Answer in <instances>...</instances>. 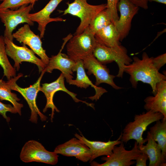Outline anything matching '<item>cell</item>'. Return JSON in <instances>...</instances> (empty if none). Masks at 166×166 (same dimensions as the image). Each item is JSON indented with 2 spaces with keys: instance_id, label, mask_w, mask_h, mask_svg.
<instances>
[{
  "instance_id": "obj_5",
  "label": "cell",
  "mask_w": 166,
  "mask_h": 166,
  "mask_svg": "<svg viewBox=\"0 0 166 166\" xmlns=\"http://www.w3.org/2000/svg\"><path fill=\"white\" fill-rule=\"evenodd\" d=\"M41 73V75L36 82L28 87L22 88L19 87L16 83L17 80L23 76L21 73H19L18 75L6 81L11 90L19 92L26 101L31 111L29 121L33 123L36 124L37 123L38 115L42 121H46L47 118L46 116L40 112L36 102L37 94L40 91L41 81L45 72L44 70Z\"/></svg>"
},
{
  "instance_id": "obj_35",
  "label": "cell",
  "mask_w": 166,
  "mask_h": 166,
  "mask_svg": "<svg viewBox=\"0 0 166 166\" xmlns=\"http://www.w3.org/2000/svg\"><path fill=\"white\" fill-rule=\"evenodd\" d=\"M3 0H0V1H3Z\"/></svg>"
},
{
  "instance_id": "obj_14",
  "label": "cell",
  "mask_w": 166,
  "mask_h": 166,
  "mask_svg": "<svg viewBox=\"0 0 166 166\" xmlns=\"http://www.w3.org/2000/svg\"><path fill=\"white\" fill-rule=\"evenodd\" d=\"M117 9L120 17L114 25L119 34V41H122L129 33L132 20L137 13L139 7L128 0H119Z\"/></svg>"
},
{
  "instance_id": "obj_28",
  "label": "cell",
  "mask_w": 166,
  "mask_h": 166,
  "mask_svg": "<svg viewBox=\"0 0 166 166\" xmlns=\"http://www.w3.org/2000/svg\"><path fill=\"white\" fill-rule=\"evenodd\" d=\"M119 0H107V11L110 14L113 23L115 24L119 19L117 13V5Z\"/></svg>"
},
{
  "instance_id": "obj_16",
  "label": "cell",
  "mask_w": 166,
  "mask_h": 166,
  "mask_svg": "<svg viewBox=\"0 0 166 166\" xmlns=\"http://www.w3.org/2000/svg\"><path fill=\"white\" fill-rule=\"evenodd\" d=\"M63 0H50L41 10L34 13L29 14V18L33 22L38 24V30L40 33L41 38H44L46 25L52 22H65L66 20L61 18H51V14Z\"/></svg>"
},
{
  "instance_id": "obj_20",
  "label": "cell",
  "mask_w": 166,
  "mask_h": 166,
  "mask_svg": "<svg viewBox=\"0 0 166 166\" xmlns=\"http://www.w3.org/2000/svg\"><path fill=\"white\" fill-rule=\"evenodd\" d=\"M156 93L154 96H149L144 100V109L147 111L160 112L166 119V80H163L156 85Z\"/></svg>"
},
{
  "instance_id": "obj_13",
  "label": "cell",
  "mask_w": 166,
  "mask_h": 166,
  "mask_svg": "<svg viewBox=\"0 0 166 166\" xmlns=\"http://www.w3.org/2000/svg\"><path fill=\"white\" fill-rule=\"evenodd\" d=\"M12 36L13 38L20 43L29 46L35 53L40 57L44 64L46 65L48 64L49 58L42 47L41 38L31 30L29 25L24 24L13 33Z\"/></svg>"
},
{
  "instance_id": "obj_22",
  "label": "cell",
  "mask_w": 166,
  "mask_h": 166,
  "mask_svg": "<svg viewBox=\"0 0 166 166\" xmlns=\"http://www.w3.org/2000/svg\"><path fill=\"white\" fill-rule=\"evenodd\" d=\"M94 36L97 42L107 47L114 48L120 45L119 33L113 23L98 31Z\"/></svg>"
},
{
  "instance_id": "obj_2",
  "label": "cell",
  "mask_w": 166,
  "mask_h": 166,
  "mask_svg": "<svg viewBox=\"0 0 166 166\" xmlns=\"http://www.w3.org/2000/svg\"><path fill=\"white\" fill-rule=\"evenodd\" d=\"M163 118L164 115L160 113L151 110L135 115L134 121L128 123L123 129L121 141L127 143L129 140L134 139L137 143L138 148H140L147 141L146 138L144 139L142 136L147 127L152 123Z\"/></svg>"
},
{
  "instance_id": "obj_19",
  "label": "cell",
  "mask_w": 166,
  "mask_h": 166,
  "mask_svg": "<svg viewBox=\"0 0 166 166\" xmlns=\"http://www.w3.org/2000/svg\"><path fill=\"white\" fill-rule=\"evenodd\" d=\"M83 60H80L76 61L74 66L73 72H77V77L75 80L69 81L68 83L69 85H75L81 88L87 89L89 86H91L95 90V94L88 97L92 101H97L102 95L107 91L105 89L95 86L89 80L85 70Z\"/></svg>"
},
{
  "instance_id": "obj_30",
  "label": "cell",
  "mask_w": 166,
  "mask_h": 166,
  "mask_svg": "<svg viewBox=\"0 0 166 166\" xmlns=\"http://www.w3.org/2000/svg\"><path fill=\"white\" fill-rule=\"evenodd\" d=\"M153 64L159 71L166 63V53L160 55L152 59Z\"/></svg>"
},
{
  "instance_id": "obj_34",
  "label": "cell",
  "mask_w": 166,
  "mask_h": 166,
  "mask_svg": "<svg viewBox=\"0 0 166 166\" xmlns=\"http://www.w3.org/2000/svg\"><path fill=\"white\" fill-rule=\"evenodd\" d=\"M38 0H32V2L31 3V4L32 5V6H33L34 5V4L35 3V2H36L37 1H38Z\"/></svg>"
},
{
  "instance_id": "obj_17",
  "label": "cell",
  "mask_w": 166,
  "mask_h": 166,
  "mask_svg": "<svg viewBox=\"0 0 166 166\" xmlns=\"http://www.w3.org/2000/svg\"><path fill=\"white\" fill-rule=\"evenodd\" d=\"M60 50L58 54L49 58L48 64L44 69L45 72L51 73L53 69L60 71L67 82L73 78V68L76 61L70 58L67 55L61 53Z\"/></svg>"
},
{
  "instance_id": "obj_32",
  "label": "cell",
  "mask_w": 166,
  "mask_h": 166,
  "mask_svg": "<svg viewBox=\"0 0 166 166\" xmlns=\"http://www.w3.org/2000/svg\"><path fill=\"white\" fill-rule=\"evenodd\" d=\"M131 2L136 6L144 9L148 8V0H128Z\"/></svg>"
},
{
  "instance_id": "obj_3",
  "label": "cell",
  "mask_w": 166,
  "mask_h": 166,
  "mask_svg": "<svg viewBox=\"0 0 166 166\" xmlns=\"http://www.w3.org/2000/svg\"><path fill=\"white\" fill-rule=\"evenodd\" d=\"M87 0H74L71 3L68 2L66 3L68 5L67 8L59 11L63 13V15L69 14L80 18V24L73 35L82 33L98 14L107 8L106 4L92 5L88 3Z\"/></svg>"
},
{
  "instance_id": "obj_15",
  "label": "cell",
  "mask_w": 166,
  "mask_h": 166,
  "mask_svg": "<svg viewBox=\"0 0 166 166\" xmlns=\"http://www.w3.org/2000/svg\"><path fill=\"white\" fill-rule=\"evenodd\" d=\"M57 154L67 156H74L84 162L90 161L91 152L89 148L77 138H73L65 143L59 145L54 151Z\"/></svg>"
},
{
  "instance_id": "obj_25",
  "label": "cell",
  "mask_w": 166,
  "mask_h": 166,
  "mask_svg": "<svg viewBox=\"0 0 166 166\" xmlns=\"http://www.w3.org/2000/svg\"><path fill=\"white\" fill-rule=\"evenodd\" d=\"M6 50L4 38L0 36V65L3 70V77L7 80L16 76V70L11 64L7 57Z\"/></svg>"
},
{
  "instance_id": "obj_7",
  "label": "cell",
  "mask_w": 166,
  "mask_h": 166,
  "mask_svg": "<svg viewBox=\"0 0 166 166\" xmlns=\"http://www.w3.org/2000/svg\"><path fill=\"white\" fill-rule=\"evenodd\" d=\"M118 146L114 147L112 154L109 156L101 158L105 162L100 164L95 161L91 163L92 166H130L136 163L133 160L140 156L142 152L139 149L136 141L132 149L130 150L125 149L124 143L121 141Z\"/></svg>"
},
{
  "instance_id": "obj_4",
  "label": "cell",
  "mask_w": 166,
  "mask_h": 166,
  "mask_svg": "<svg viewBox=\"0 0 166 166\" xmlns=\"http://www.w3.org/2000/svg\"><path fill=\"white\" fill-rule=\"evenodd\" d=\"M94 56L103 65L115 61L119 70L116 77L122 78L124 73V67L130 64L132 59L127 54L126 48L121 45L110 48L97 42L93 51Z\"/></svg>"
},
{
  "instance_id": "obj_27",
  "label": "cell",
  "mask_w": 166,
  "mask_h": 166,
  "mask_svg": "<svg viewBox=\"0 0 166 166\" xmlns=\"http://www.w3.org/2000/svg\"><path fill=\"white\" fill-rule=\"evenodd\" d=\"M33 0H3L0 4V11L9 9L16 10L21 6L31 4Z\"/></svg>"
},
{
  "instance_id": "obj_6",
  "label": "cell",
  "mask_w": 166,
  "mask_h": 166,
  "mask_svg": "<svg viewBox=\"0 0 166 166\" xmlns=\"http://www.w3.org/2000/svg\"><path fill=\"white\" fill-rule=\"evenodd\" d=\"M68 41L66 45L67 55L75 61L83 60L93 53L97 43L94 34L88 27L82 33L72 36Z\"/></svg>"
},
{
  "instance_id": "obj_24",
  "label": "cell",
  "mask_w": 166,
  "mask_h": 166,
  "mask_svg": "<svg viewBox=\"0 0 166 166\" xmlns=\"http://www.w3.org/2000/svg\"><path fill=\"white\" fill-rule=\"evenodd\" d=\"M11 91L7 82L0 79V100L10 102L16 109L17 113L21 116V109L23 105L18 102L20 99L17 97L16 94L12 92Z\"/></svg>"
},
{
  "instance_id": "obj_18",
  "label": "cell",
  "mask_w": 166,
  "mask_h": 166,
  "mask_svg": "<svg viewBox=\"0 0 166 166\" xmlns=\"http://www.w3.org/2000/svg\"><path fill=\"white\" fill-rule=\"evenodd\" d=\"M121 135L122 132L117 140L114 141L109 140L107 142L90 141L87 139L81 133L79 135L76 133L75 136L90 149L91 157L89 161L91 162L100 156H108L111 155L114 147L121 143Z\"/></svg>"
},
{
  "instance_id": "obj_10",
  "label": "cell",
  "mask_w": 166,
  "mask_h": 166,
  "mask_svg": "<svg viewBox=\"0 0 166 166\" xmlns=\"http://www.w3.org/2000/svg\"><path fill=\"white\" fill-rule=\"evenodd\" d=\"M4 41L7 55L14 61V67L16 71H19L20 64L23 61L36 65L39 73L45 69L46 65L41 59L37 57L34 51L28 48L26 45L23 44L22 46H18L6 38H4Z\"/></svg>"
},
{
  "instance_id": "obj_33",
  "label": "cell",
  "mask_w": 166,
  "mask_h": 166,
  "mask_svg": "<svg viewBox=\"0 0 166 166\" xmlns=\"http://www.w3.org/2000/svg\"><path fill=\"white\" fill-rule=\"evenodd\" d=\"M148 1L150 2H155L164 4H166V0H148Z\"/></svg>"
},
{
  "instance_id": "obj_12",
  "label": "cell",
  "mask_w": 166,
  "mask_h": 166,
  "mask_svg": "<svg viewBox=\"0 0 166 166\" xmlns=\"http://www.w3.org/2000/svg\"><path fill=\"white\" fill-rule=\"evenodd\" d=\"M82 60L85 69L87 70V74L89 75L93 74L95 77V86H98L101 83H106L115 89L123 88L117 85L114 82V79L116 76L110 74L109 69L99 62L93 53Z\"/></svg>"
},
{
  "instance_id": "obj_31",
  "label": "cell",
  "mask_w": 166,
  "mask_h": 166,
  "mask_svg": "<svg viewBox=\"0 0 166 166\" xmlns=\"http://www.w3.org/2000/svg\"><path fill=\"white\" fill-rule=\"evenodd\" d=\"M148 159V155L145 153L142 152L141 155L136 160V166H146V161Z\"/></svg>"
},
{
  "instance_id": "obj_9",
  "label": "cell",
  "mask_w": 166,
  "mask_h": 166,
  "mask_svg": "<svg viewBox=\"0 0 166 166\" xmlns=\"http://www.w3.org/2000/svg\"><path fill=\"white\" fill-rule=\"evenodd\" d=\"M33 7L31 4L22 6L16 10L7 9L0 11V18L5 26L4 37L13 41L12 32L18 25L26 23L30 26L34 22L29 18V14Z\"/></svg>"
},
{
  "instance_id": "obj_8",
  "label": "cell",
  "mask_w": 166,
  "mask_h": 166,
  "mask_svg": "<svg viewBox=\"0 0 166 166\" xmlns=\"http://www.w3.org/2000/svg\"><path fill=\"white\" fill-rule=\"evenodd\" d=\"M58 156L47 151L39 142L30 140L22 147L20 155L21 160L24 163L36 162L54 165L58 161Z\"/></svg>"
},
{
  "instance_id": "obj_29",
  "label": "cell",
  "mask_w": 166,
  "mask_h": 166,
  "mask_svg": "<svg viewBox=\"0 0 166 166\" xmlns=\"http://www.w3.org/2000/svg\"><path fill=\"white\" fill-rule=\"evenodd\" d=\"M10 112L13 113H17L15 108L10 104H5L0 101V114L5 118L7 122H9L10 120L9 117L7 116L6 113Z\"/></svg>"
},
{
  "instance_id": "obj_11",
  "label": "cell",
  "mask_w": 166,
  "mask_h": 166,
  "mask_svg": "<svg viewBox=\"0 0 166 166\" xmlns=\"http://www.w3.org/2000/svg\"><path fill=\"white\" fill-rule=\"evenodd\" d=\"M65 77L61 73L60 76L55 81L49 83H45L42 84V86L40 88V91L42 92L45 95L46 99L45 106L43 109L44 113L46 112L48 109L51 108L52 113L51 116V120L53 121L55 111L59 112L60 111L54 105L53 102V96L55 93L59 91L65 92L70 95L76 102H81L85 103L87 105L94 109V105L90 104L85 101H82L78 99L76 96L77 94L69 91L65 87Z\"/></svg>"
},
{
  "instance_id": "obj_1",
  "label": "cell",
  "mask_w": 166,
  "mask_h": 166,
  "mask_svg": "<svg viewBox=\"0 0 166 166\" xmlns=\"http://www.w3.org/2000/svg\"><path fill=\"white\" fill-rule=\"evenodd\" d=\"M153 58L149 57L145 52L142 53L141 59L134 57L132 63L124 66V71L130 75L129 81L133 88L136 89L138 82L140 81L149 85L154 95L157 91V84L166 80V76L159 72L155 67Z\"/></svg>"
},
{
  "instance_id": "obj_21",
  "label": "cell",
  "mask_w": 166,
  "mask_h": 166,
  "mask_svg": "<svg viewBox=\"0 0 166 166\" xmlns=\"http://www.w3.org/2000/svg\"><path fill=\"white\" fill-rule=\"evenodd\" d=\"M147 143L139 149L142 152L146 153L149 159V166H165L166 160L163 157L161 149L157 143L148 131L147 136Z\"/></svg>"
},
{
  "instance_id": "obj_23",
  "label": "cell",
  "mask_w": 166,
  "mask_h": 166,
  "mask_svg": "<svg viewBox=\"0 0 166 166\" xmlns=\"http://www.w3.org/2000/svg\"><path fill=\"white\" fill-rule=\"evenodd\" d=\"M156 121L148 131L160 148L164 158L166 159V119Z\"/></svg>"
},
{
  "instance_id": "obj_26",
  "label": "cell",
  "mask_w": 166,
  "mask_h": 166,
  "mask_svg": "<svg viewBox=\"0 0 166 166\" xmlns=\"http://www.w3.org/2000/svg\"><path fill=\"white\" fill-rule=\"evenodd\" d=\"M111 23V18L105 9L98 14L87 27L95 35Z\"/></svg>"
}]
</instances>
